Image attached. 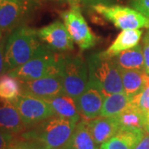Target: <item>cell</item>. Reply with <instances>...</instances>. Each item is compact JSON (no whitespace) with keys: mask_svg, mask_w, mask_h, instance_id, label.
I'll list each match as a JSON object with an SVG mask.
<instances>
[{"mask_svg":"<svg viewBox=\"0 0 149 149\" xmlns=\"http://www.w3.org/2000/svg\"><path fill=\"white\" fill-rule=\"evenodd\" d=\"M42 45L35 29L27 26L14 29L6 42L5 73L27 62Z\"/></svg>","mask_w":149,"mask_h":149,"instance_id":"1","label":"cell"},{"mask_svg":"<svg viewBox=\"0 0 149 149\" xmlns=\"http://www.w3.org/2000/svg\"><path fill=\"white\" fill-rule=\"evenodd\" d=\"M76 123L54 115L37 124L22 137L42 143L47 149H64L71 138Z\"/></svg>","mask_w":149,"mask_h":149,"instance_id":"2","label":"cell"},{"mask_svg":"<svg viewBox=\"0 0 149 149\" xmlns=\"http://www.w3.org/2000/svg\"><path fill=\"white\" fill-rule=\"evenodd\" d=\"M89 83L96 86L107 97L123 92L119 68L113 58L105 57L100 52L91 54L87 57Z\"/></svg>","mask_w":149,"mask_h":149,"instance_id":"3","label":"cell"},{"mask_svg":"<svg viewBox=\"0 0 149 149\" xmlns=\"http://www.w3.org/2000/svg\"><path fill=\"white\" fill-rule=\"evenodd\" d=\"M61 65L62 56L58 55L47 45H42L27 62L7 74L22 81H29L48 74L61 73Z\"/></svg>","mask_w":149,"mask_h":149,"instance_id":"4","label":"cell"},{"mask_svg":"<svg viewBox=\"0 0 149 149\" xmlns=\"http://www.w3.org/2000/svg\"><path fill=\"white\" fill-rule=\"evenodd\" d=\"M87 67L88 65L80 56H62L61 75L64 92L74 100L87 87L89 82Z\"/></svg>","mask_w":149,"mask_h":149,"instance_id":"5","label":"cell"},{"mask_svg":"<svg viewBox=\"0 0 149 149\" xmlns=\"http://www.w3.org/2000/svg\"><path fill=\"white\" fill-rule=\"evenodd\" d=\"M91 8L119 29H149V18L133 8L110 4H98Z\"/></svg>","mask_w":149,"mask_h":149,"instance_id":"6","label":"cell"},{"mask_svg":"<svg viewBox=\"0 0 149 149\" xmlns=\"http://www.w3.org/2000/svg\"><path fill=\"white\" fill-rule=\"evenodd\" d=\"M61 16L73 42L77 44L81 51L95 46L98 38L91 32L80 12V6L70 7L69 10L61 13Z\"/></svg>","mask_w":149,"mask_h":149,"instance_id":"7","label":"cell"},{"mask_svg":"<svg viewBox=\"0 0 149 149\" xmlns=\"http://www.w3.org/2000/svg\"><path fill=\"white\" fill-rule=\"evenodd\" d=\"M26 127H32L55 114L50 104L45 99L22 94L13 103Z\"/></svg>","mask_w":149,"mask_h":149,"instance_id":"8","label":"cell"},{"mask_svg":"<svg viewBox=\"0 0 149 149\" xmlns=\"http://www.w3.org/2000/svg\"><path fill=\"white\" fill-rule=\"evenodd\" d=\"M31 5L32 0H3L0 4V30L10 32L20 27Z\"/></svg>","mask_w":149,"mask_h":149,"instance_id":"9","label":"cell"},{"mask_svg":"<svg viewBox=\"0 0 149 149\" xmlns=\"http://www.w3.org/2000/svg\"><path fill=\"white\" fill-rule=\"evenodd\" d=\"M22 94L42 99H49L65 94L61 72L48 74L37 80L22 81Z\"/></svg>","mask_w":149,"mask_h":149,"instance_id":"10","label":"cell"},{"mask_svg":"<svg viewBox=\"0 0 149 149\" xmlns=\"http://www.w3.org/2000/svg\"><path fill=\"white\" fill-rule=\"evenodd\" d=\"M40 40L55 52H70L74 50L73 40L64 23L55 21L37 31Z\"/></svg>","mask_w":149,"mask_h":149,"instance_id":"11","label":"cell"},{"mask_svg":"<svg viewBox=\"0 0 149 149\" xmlns=\"http://www.w3.org/2000/svg\"><path fill=\"white\" fill-rule=\"evenodd\" d=\"M105 96L96 86L88 82L85 91L76 100V106L80 116L91 120L100 116Z\"/></svg>","mask_w":149,"mask_h":149,"instance_id":"12","label":"cell"},{"mask_svg":"<svg viewBox=\"0 0 149 149\" xmlns=\"http://www.w3.org/2000/svg\"><path fill=\"white\" fill-rule=\"evenodd\" d=\"M145 133L143 128L121 127L113 137L100 145V149H135Z\"/></svg>","mask_w":149,"mask_h":149,"instance_id":"13","label":"cell"},{"mask_svg":"<svg viewBox=\"0 0 149 149\" xmlns=\"http://www.w3.org/2000/svg\"><path fill=\"white\" fill-rule=\"evenodd\" d=\"M87 124L96 143L101 145L118 132L121 126L117 117H100L87 120Z\"/></svg>","mask_w":149,"mask_h":149,"instance_id":"14","label":"cell"},{"mask_svg":"<svg viewBox=\"0 0 149 149\" xmlns=\"http://www.w3.org/2000/svg\"><path fill=\"white\" fill-rule=\"evenodd\" d=\"M26 128L15 104L0 100V129L17 134L23 132Z\"/></svg>","mask_w":149,"mask_h":149,"instance_id":"15","label":"cell"},{"mask_svg":"<svg viewBox=\"0 0 149 149\" xmlns=\"http://www.w3.org/2000/svg\"><path fill=\"white\" fill-rule=\"evenodd\" d=\"M143 32L139 29L123 30L107 50L101 53L108 58H113L123 52L139 45Z\"/></svg>","mask_w":149,"mask_h":149,"instance_id":"16","label":"cell"},{"mask_svg":"<svg viewBox=\"0 0 149 149\" xmlns=\"http://www.w3.org/2000/svg\"><path fill=\"white\" fill-rule=\"evenodd\" d=\"M45 100L50 104L56 116L67 118L76 123L81 120V116L76 106L75 100L66 94L59 95Z\"/></svg>","mask_w":149,"mask_h":149,"instance_id":"17","label":"cell"},{"mask_svg":"<svg viewBox=\"0 0 149 149\" xmlns=\"http://www.w3.org/2000/svg\"><path fill=\"white\" fill-rule=\"evenodd\" d=\"M123 92L130 98L138 95L148 85V74L140 70L119 69Z\"/></svg>","mask_w":149,"mask_h":149,"instance_id":"18","label":"cell"},{"mask_svg":"<svg viewBox=\"0 0 149 149\" xmlns=\"http://www.w3.org/2000/svg\"><path fill=\"white\" fill-rule=\"evenodd\" d=\"M64 149H100L89 129L87 120L77 123L69 143Z\"/></svg>","mask_w":149,"mask_h":149,"instance_id":"19","label":"cell"},{"mask_svg":"<svg viewBox=\"0 0 149 149\" xmlns=\"http://www.w3.org/2000/svg\"><path fill=\"white\" fill-rule=\"evenodd\" d=\"M113 60L119 69L144 70L143 47L139 45L119 53Z\"/></svg>","mask_w":149,"mask_h":149,"instance_id":"20","label":"cell"},{"mask_svg":"<svg viewBox=\"0 0 149 149\" xmlns=\"http://www.w3.org/2000/svg\"><path fill=\"white\" fill-rule=\"evenodd\" d=\"M131 103V98L124 92L112 94L104 98L100 116L117 117L128 109Z\"/></svg>","mask_w":149,"mask_h":149,"instance_id":"21","label":"cell"},{"mask_svg":"<svg viewBox=\"0 0 149 149\" xmlns=\"http://www.w3.org/2000/svg\"><path fill=\"white\" fill-rule=\"evenodd\" d=\"M22 95V81L8 74L0 76V100L14 103Z\"/></svg>","mask_w":149,"mask_h":149,"instance_id":"22","label":"cell"},{"mask_svg":"<svg viewBox=\"0 0 149 149\" xmlns=\"http://www.w3.org/2000/svg\"><path fill=\"white\" fill-rule=\"evenodd\" d=\"M117 118L120 126L124 128H143L145 123L143 113L131 103L126 110L118 115Z\"/></svg>","mask_w":149,"mask_h":149,"instance_id":"23","label":"cell"},{"mask_svg":"<svg viewBox=\"0 0 149 149\" xmlns=\"http://www.w3.org/2000/svg\"><path fill=\"white\" fill-rule=\"evenodd\" d=\"M131 104L140 109L144 114L149 113V85L138 95L131 98Z\"/></svg>","mask_w":149,"mask_h":149,"instance_id":"24","label":"cell"},{"mask_svg":"<svg viewBox=\"0 0 149 149\" xmlns=\"http://www.w3.org/2000/svg\"><path fill=\"white\" fill-rule=\"evenodd\" d=\"M8 149H46L42 144L33 140L13 142Z\"/></svg>","mask_w":149,"mask_h":149,"instance_id":"25","label":"cell"},{"mask_svg":"<svg viewBox=\"0 0 149 149\" xmlns=\"http://www.w3.org/2000/svg\"><path fill=\"white\" fill-rule=\"evenodd\" d=\"M130 5L149 18V0H130Z\"/></svg>","mask_w":149,"mask_h":149,"instance_id":"26","label":"cell"},{"mask_svg":"<svg viewBox=\"0 0 149 149\" xmlns=\"http://www.w3.org/2000/svg\"><path fill=\"white\" fill-rule=\"evenodd\" d=\"M143 52L144 57V70L149 74V30L147 32L143 41Z\"/></svg>","mask_w":149,"mask_h":149,"instance_id":"27","label":"cell"},{"mask_svg":"<svg viewBox=\"0 0 149 149\" xmlns=\"http://www.w3.org/2000/svg\"><path fill=\"white\" fill-rule=\"evenodd\" d=\"M13 142V134L0 129V149H8Z\"/></svg>","mask_w":149,"mask_h":149,"instance_id":"28","label":"cell"},{"mask_svg":"<svg viewBox=\"0 0 149 149\" xmlns=\"http://www.w3.org/2000/svg\"><path fill=\"white\" fill-rule=\"evenodd\" d=\"M5 47L6 43L4 40H2L0 42V76L4 71V58H5Z\"/></svg>","mask_w":149,"mask_h":149,"instance_id":"29","label":"cell"},{"mask_svg":"<svg viewBox=\"0 0 149 149\" xmlns=\"http://www.w3.org/2000/svg\"><path fill=\"white\" fill-rule=\"evenodd\" d=\"M113 0H80V2L88 6L98 5V4H109Z\"/></svg>","mask_w":149,"mask_h":149,"instance_id":"30","label":"cell"},{"mask_svg":"<svg viewBox=\"0 0 149 149\" xmlns=\"http://www.w3.org/2000/svg\"><path fill=\"white\" fill-rule=\"evenodd\" d=\"M135 149H149V134L147 132Z\"/></svg>","mask_w":149,"mask_h":149,"instance_id":"31","label":"cell"},{"mask_svg":"<svg viewBox=\"0 0 149 149\" xmlns=\"http://www.w3.org/2000/svg\"><path fill=\"white\" fill-rule=\"evenodd\" d=\"M51 1H59V2H65L69 3L70 7L73 6H80V0H51Z\"/></svg>","mask_w":149,"mask_h":149,"instance_id":"32","label":"cell"},{"mask_svg":"<svg viewBox=\"0 0 149 149\" xmlns=\"http://www.w3.org/2000/svg\"><path fill=\"white\" fill-rule=\"evenodd\" d=\"M143 129L149 134V124H147V125H145V126H144Z\"/></svg>","mask_w":149,"mask_h":149,"instance_id":"33","label":"cell"},{"mask_svg":"<svg viewBox=\"0 0 149 149\" xmlns=\"http://www.w3.org/2000/svg\"><path fill=\"white\" fill-rule=\"evenodd\" d=\"M1 39H2V31L0 30V42H1Z\"/></svg>","mask_w":149,"mask_h":149,"instance_id":"34","label":"cell"},{"mask_svg":"<svg viewBox=\"0 0 149 149\" xmlns=\"http://www.w3.org/2000/svg\"><path fill=\"white\" fill-rule=\"evenodd\" d=\"M148 85H149V74H148Z\"/></svg>","mask_w":149,"mask_h":149,"instance_id":"35","label":"cell"},{"mask_svg":"<svg viewBox=\"0 0 149 149\" xmlns=\"http://www.w3.org/2000/svg\"><path fill=\"white\" fill-rule=\"evenodd\" d=\"M3 2V0H0V4H1V3H2Z\"/></svg>","mask_w":149,"mask_h":149,"instance_id":"36","label":"cell"},{"mask_svg":"<svg viewBox=\"0 0 149 149\" xmlns=\"http://www.w3.org/2000/svg\"><path fill=\"white\" fill-rule=\"evenodd\" d=\"M46 149H47V148H46Z\"/></svg>","mask_w":149,"mask_h":149,"instance_id":"37","label":"cell"}]
</instances>
